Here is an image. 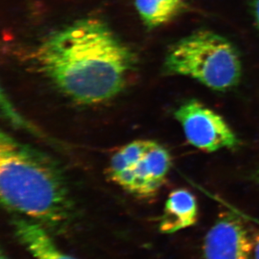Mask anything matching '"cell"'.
Listing matches in <instances>:
<instances>
[{
  "label": "cell",
  "instance_id": "1",
  "mask_svg": "<svg viewBox=\"0 0 259 259\" xmlns=\"http://www.w3.org/2000/svg\"><path fill=\"white\" fill-rule=\"evenodd\" d=\"M39 73L74 102L97 104L123 90L132 71V51L106 23L80 20L49 35L32 55Z\"/></svg>",
  "mask_w": 259,
  "mask_h": 259
},
{
  "label": "cell",
  "instance_id": "2",
  "mask_svg": "<svg viewBox=\"0 0 259 259\" xmlns=\"http://www.w3.org/2000/svg\"><path fill=\"white\" fill-rule=\"evenodd\" d=\"M0 195L7 208L50 227L68 221L72 209L66 180L55 162L3 132Z\"/></svg>",
  "mask_w": 259,
  "mask_h": 259
},
{
  "label": "cell",
  "instance_id": "3",
  "mask_svg": "<svg viewBox=\"0 0 259 259\" xmlns=\"http://www.w3.org/2000/svg\"><path fill=\"white\" fill-rule=\"evenodd\" d=\"M164 68L168 74L190 76L217 91L236 86L241 76L236 47L226 37L207 30L194 32L173 44Z\"/></svg>",
  "mask_w": 259,
  "mask_h": 259
},
{
  "label": "cell",
  "instance_id": "4",
  "mask_svg": "<svg viewBox=\"0 0 259 259\" xmlns=\"http://www.w3.org/2000/svg\"><path fill=\"white\" fill-rule=\"evenodd\" d=\"M171 164L166 148L152 141H135L121 147L110 160V180L139 198H150L161 188Z\"/></svg>",
  "mask_w": 259,
  "mask_h": 259
},
{
  "label": "cell",
  "instance_id": "5",
  "mask_svg": "<svg viewBox=\"0 0 259 259\" xmlns=\"http://www.w3.org/2000/svg\"><path fill=\"white\" fill-rule=\"evenodd\" d=\"M175 115L186 139L194 147L206 152H214L238 146L236 134L226 121L197 100L185 102L177 109Z\"/></svg>",
  "mask_w": 259,
  "mask_h": 259
},
{
  "label": "cell",
  "instance_id": "6",
  "mask_svg": "<svg viewBox=\"0 0 259 259\" xmlns=\"http://www.w3.org/2000/svg\"><path fill=\"white\" fill-rule=\"evenodd\" d=\"M202 249L204 259H250L253 238L239 218L223 214L204 237Z\"/></svg>",
  "mask_w": 259,
  "mask_h": 259
},
{
  "label": "cell",
  "instance_id": "7",
  "mask_svg": "<svg viewBox=\"0 0 259 259\" xmlns=\"http://www.w3.org/2000/svg\"><path fill=\"white\" fill-rule=\"evenodd\" d=\"M198 218L197 199L190 191L179 189L168 195L160 223V231L166 234L194 226Z\"/></svg>",
  "mask_w": 259,
  "mask_h": 259
},
{
  "label": "cell",
  "instance_id": "8",
  "mask_svg": "<svg viewBox=\"0 0 259 259\" xmlns=\"http://www.w3.org/2000/svg\"><path fill=\"white\" fill-rule=\"evenodd\" d=\"M17 238L36 259H76L61 252L40 223L19 218L13 221Z\"/></svg>",
  "mask_w": 259,
  "mask_h": 259
},
{
  "label": "cell",
  "instance_id": "9",
  "mask_svg": "<svg viewBox=\"0 0 259 259\" xmlns=\"http://www.w3.org/2000/svg\"><path fill=\"white\" fill-rule=\"evenodd\" d=\"M135 5L145 25L153 28L175 18L185 3L184 0H135Z\"/></svg>",
  "mask_w": 259,
  "mask_h": 259
},
{
  "label": "cell",
  "instance_id": "10",
  "mask_svg": "<svg viewBox=\"0 0 259 259\" xmlns=\"http://www.w3.org/2000/svg\"><path fill=\"white\" fill-rule=\"evenodd\" d=\"M253 254L255 259H259V231L253 238Z\"/></svg>",
  "mask_w": 259,
  "mask_h": 259
},
{
  "label": "cell",
  "instance_id": "11",
  "mask_svg": "<svg viewBox=\"0 0 259 259\" xmlns=\"http://www.w3.org/2000/svg\"><path fill=\"white\" fill-rule=\"evenodd\" d=\"M253 6L255 21H256L259 27V0H253Z\"/></svg>",
  "mask_w": 259,
  "mask_h": 259
},
{
  "label": "cell",
  "instance_id": "12",
  "mask_svg": "<svg viewBox=\"0 0 259 259\" xmlns=\"http://www.w3.org/2000/svg\"><path fill=\"white\" fill-rule=\"evenodd\" d=\"M255 178H256V180H258L259 183V168L258 171H257L256 174H255Z\"/></svg>",
  "mask_w": 259,
  "mask_h": 259
},
{
  "label": "cell",
  "instance_id": "13",
  "mask_svg": "<svg viewBox=\"0 0 259 259\" xmlns=\"http://www.w3.org/2000/svg\"><path fill=\"white\" fill-rule=\"evenodd\" d=\"M0 259H8V258H7V257L5 256V255L4 254H2L1 258H0Z\"/></svg>",
  "mask_w": 259,
  "mask_h": 259
}]
</instances>
